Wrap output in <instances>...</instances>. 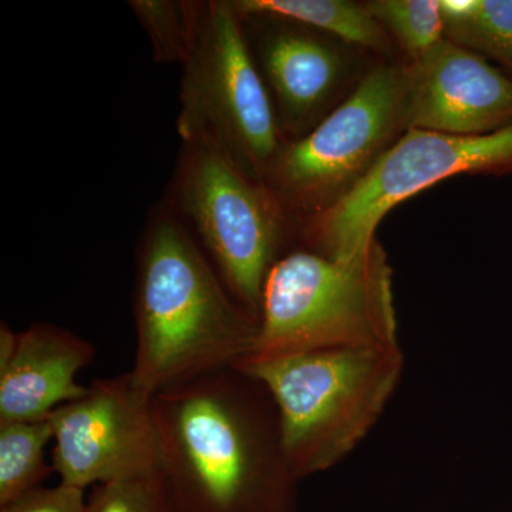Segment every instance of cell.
<instances>
[{
	"label": "cell",
	"instance_id": "277c9868",
	"mask_svg": "<svg viewBox=\"0 0 512 512\" xmlns=\"http://www.w3.org/2000/svg\"><path fill=\"white\" fill-rule=\"evenodd\" d=\"M390 346H399L393 271L375 241L349 259L311 249L281 256L265 279L258 338L247 359Z\"/></svg>",
	"mask_w": 512,
	"mask_h": 512
},
{
	"label": "cell",
	"instance_id": "ffe728a7",
	"mask_svg": "<svg viewBox=\"0 0 512 512\" xmlns=\"http://www.w3.org/2000/svg\"><path fill=\"white\" fill-rule=\"evenodd\" d=\"M19 333L13 332L8 323L0 325V367L6 366L15 353Z\"/></svg>",
	"mask_w": 512,
	"mask_h": 512
},
{
	"label": "cell",
	"instance_id": "7c38bea8",
	"mask_svg": "<svg viewBox=\"0 0 512 512\" xmlns=\"http://www.w3.org/2000/svg\"><path fill=\"white\" fill-rule=\"evenodd\" d=\"M261 66L281 130L305 136L338 87L339 53L311 32L278 28L262 39Z\"/></svg>",
	"mask_w": 512,
	"mask_h": 512
},
{
	"label": "cell",
	"instance_id": "2e32d148",
	"mask_svg": "<svg viewBox=\"0 0 512 512\" xmlns=\"http://www.w3.org/2000/svg\"><path fill=\"white\" fill-rule=\"evenodd\" d=\"M128 6L147 32L154 62L183 66L194 46L200 2L131 0Z\"/></svg>",
	"mask_w": 512,
	"mask_h": 512
},
{
	"label": "cell",
	"instance_id": "d6986e66",
	"mask_svg": "<svg viewBox=\"0 0 512 512\" xmlns=\"http://www.w3.org/2000/svg\"><path fill=\"white\" fill-rule=\"evenodd\" d=\"M0 512H87L86 491L59 483L22 495L0 507Z\"/></svg>",
	"mask_w": 512,
	"mask_h": 512
},
{
	"label": "cell",
	"instance_id": "9c48e42d",
	"mask_svg": "<svg viewBox=\"0 0 512 512\" xmlns=\"http://www.w3.org/2000/svg\"><path fill=\"white\" fill-rule=\"evenodd\" d=\"M52 466L60 483L94 488L160 471L153 397L128 373L94 380L80 399L50 414Z\"/></svg>",
	"mask_w": 512,
	"mask_h": 512
},
{
	"label": "cell",
	"instance_id": "9a60e30c",
	"mask_svg": "<svg viewBox=\"0 0 512 512\" xmlns=\"http://www.w3.org/2000/svg\"><path fill=\"white\" fill-rule=\"evenodd\" d=\"M50 440V419L0 424V507L42 487L56 474L46 463Z\"/></svg>",
	"mask_w": 512,
	"mask_h": 512
},
{
	"label": "cell",
	"instance_id": "7a4b0ae2",
	"mask_svg": "<svg viewBox=\"0 0 512 512\" xmlns=\"http://www.w3.org/2000/svg\"><path fill=\"white\" fill-rule=\"evenodd\" d=\"M136 359L128 376L154 397L237 365L254 352L259 320L231 295L170 205L151 212L137 252Z\"/></svg>",
	"mask_w": 512,
	"mask_h": 512
},
{
	"label": "cell",
	"instance_id": "8992f818",
	"mask_svg": "<svg viewBox=\"0 0 512 512\" xmlns=\"http://www.w3.org/2000/svg\"><path fill=\"white\" fill-rule=\"evenodd\" d=\"M168 205L190 224L231 295L259 320L265 279L285 237L281 198L215 148L183 143Z\"/></svg>",
	"mask_w": 512,
	"mask_h": 512
},
{
	"label": "cell",
	"instance_id": "4fadbf2b",
	"mask_svg": "<svg viewBox=\"0 0 512 512\" xmlns=\"http://www.w3.org/2000/svg\"><path fill=\"white\" fill-rule=\"evenodd\" d=\"M234 5L244 16L286 20L367 49L390 45V36L367 6L348 0H235Z\"/></svg>",
	"mask_w": 512,
	"mask_h": 512
},
{
	"label": "cell",
	"instance_id": "ba28073f",
	"mask_svg": "<svg viewBox=\"0 0 512 512\" xmlns=\"http://www.w3.org/2000/svg\"><path fill=\"white\" fill-rule=\"evenodd\" d=\"M406 66L375 67L338 109L286 143L268 185L285 208L328 207L406 131Z\"/></svg>",
	"mask_w": 512,
	"mask_h": 512
},
{
	"label": "cell",
	"instance_id": "52a82bcc",
	"mask_svg": "<svg viewBox=\"0 0 512 512\" xmlns=\"http://www.w3.org/2000/svg\"><path fill=\"white\" fill-rule=\"evenodd\" d=\"M512 173V124L480 136L406 130L346 194L308 215L311 251L349 259L376 241V229L400 202L461 174Z\"/></svg>",
	"mask_w": 512,
	"mask_h": 512
},
{
	"label": "cell",
	"instance_id": "5bb4252c",
	"mask_svg": "<svg viewBox=\"0 0 512 512\" xmlns=\"http://www.w3.org/2000/svg\"><path fill=\"white\" fill-rule=\"evenodd\" d=\"M446 39L512 74V0H441Z\"/></svg>",
	"mask_w": 512,
	"mask_h": 512
},
{
	"label": "cell",
	"instance_id": "ac0fdd59",
	"mask_svg": "<svg viewBox=\"0 0 512 512\" xmlns=\"http://www.w3.org/2000/svg\"><path fill=\"white\" fill-rule=\"evenodd\" d=\"M87 512H174L160 471L151 476L96 485Z\"/></svg>",
	"mask_w": 512,
	"mask_h": 512
},
{
	"label": "cell",
	"instance_id": "8fae6325",
	"mask_svg": "<svg viewBox=\"0 0 512 512\" xmlns=\"http://www.w3.org/2000/svg\"><path fill=\"white\" fill-rule=\"evenodd\" d=\"M94 355L89 340L52 323L20 332L12 359L0 367V424L49 419L63 404L83 397L89 386L76 377Z\"/></svg>",
	"mask_w": 512,
	"mask_h": 512
},
{
	"label": "cell",
	"instance_id": "3957f363",
	"mask_svg": "<svg viewBox=\"0 0 512 512\" xmlns=\"http://www.w3.org/2000/svg\"><path fill=\"white\" fill-rule=\"evenodd\" d=\"M400 346L315 350L245 359L275 404L286 464L296 480L339 464L382 416L402 377Z\"/></svg>",
	"mask_w": 512,
	"mask_h": 512
},
{
	"label": "cell",
	"instance_id": "5b68a950",
	"mask_svg": "<svg viewBox=\"0 0 512 512\" xmlns=\"http://www.w3.org/2000/svg\"><path fill=\"white\" fill-rule=\"evenodd\" d=\"M177 130L183 143L207 144L265 184L284 150L274 100L234 2H200L194 46L183 64Z\"/></svg>",
	"mask_w": 512,
	"mask_h": 512
},
{
	"label": "cell",
	"instance_id": "6da1fadb",
	"mask_svg": "<svg viewBox=\"0 0 512 512\" xmlns=\"http://www.w3.org/2000/svg\"><path fill=\"white\" fill-rule=\"evenodd\" d=\"M174 512H295L278 416L262 383L224 367L153 397Z\"/></svg>",
	"mask_w": 512,
	"mask_h": 512
},
{
	"label": "cell",
	"instance_id": "30bf717a",
	"mask_svg": "<svg viewBox=\"0 0 512 512\" xmlns=\"http://www.w3.org/2000/svg\"><path fill=\"white\" fill-rule=\"evenodd\" d=\"M406 66L407 130L458 136L512 124V79L473 50L444 39Z\"/></svg>",
	"mask_w": 512,
	"mask_h": 512
},
{
	"label": "cell",
	"instance_id": "e0dca14e",
	"mask_svg": "<svg viewBox=\"0 0 512 512\" xmlns=\"http://www.w3.org/2000/svg\"><path fill=\"white\" fill-rule=\"evenodd\" d=\"M366 6L412 60L420 59L446 39L439 0H375Z\"/></svg>",
	"mask_w": 512,
	"mask_h": 512
}]
</instances>
